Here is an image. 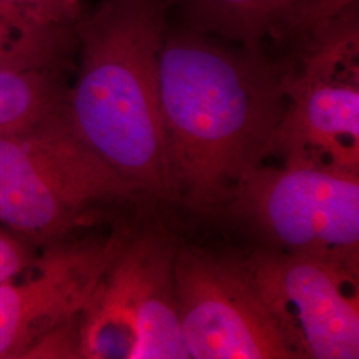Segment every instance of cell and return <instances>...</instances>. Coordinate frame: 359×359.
<instances>
[{"instance_id": "cell-1", "label": "cell", "mask_w": 359, "mask_h": 359, "mask_svg": "<svg viewBox=\"0 0 359 359\" xmlns=\"http://www.w3.org/2000/svg\"><path fill=\"white\" fill-rule=\"evenodd\" d=\"M158 74L175 187L213 205L273 154L286 105L281 65L182 27L168 29Z\"/></svg>"}, {"instance_id": "cell-2", "label": "cell", "mask_w": 359, "mask_h": 359, "mask_svg": "<svg viewBox=\"0 0 359 359\" xmlns=\"http://www.w3.org/2000/svg\"><path fill=\"white\" fill-rule=\"evenodd\" d=\"M165 0H102L77 27L76 79L67 112L77 135L136 191L175 181L160 103Z\"/></svg>"}, {"instance_id": "cell-3", "label": "cell", "mask_w": 359, "mask_h": 359, "mask_svg": "<svg viewBox=\"0 0 359 359\" xmlns=\"http://www.w3.org/2000/svg\"><path fill=\"white\" fill-rule=\"evenodd\" d=\"M136 188L72 127L68 112L0 136V222L35 248L88 228Z\"/></svg>"}, {"instance_id": "cell-4", "label": "cell", "mask_w": 359, "mask_h": 359, "mask_svg": "<svg viewBox=\"0 0 359 359\" xmlns=\"http://www.w3.org/2000/svg\"><path fill=\"white\" fill-rule=\"evenodd\" d=\"M273 152L285 163L358 172L359 13L347 10L287 52Z\"/></svg>"}, {"instance_id": "cell-5", "label": "cell", "mask_w": 359, "mask_h": 359, "mask_svg": "<svg viewBox=\"0 0 359 359\" xmlns=\"http://www.w3.org/2000/svg\"><path fill=\"white\" fill-rule=\"evenodd\" d=\"M86 359H189L180 329L175 255L154 234L126 238L77 330Z\"/></svg>"}, {"instance_id": "cell-6", "label": "cell", "mask_w": 359, "mask_h": 359, "mask_svg": "<svg viewBox=\"0 0 359 359\" xmlns=\"http://www.w3.org/2000/svg\"><path fill=\"white\" fill-rule=\"evenodd\" d=\"M127 237H68L0 283V359L80 358L77 330Z\"/></svg>"}, {"instance_id": "cell-7", "label": "cell", "mask_w": 359, "mask_h": 359, "mask_svg": "<svg viewBox=\"0 0 359 359\" xmlns=\"http://www.w3.org/2000/svg\"><path fill=\"white\" fill-rule=\"evenodd\" d=\"M237 204L278 250L358 270V172L262 164L236 189Z\"/></svg>"}, {"instance_id": "cell-8", "label": "cell", "mask_w": 359, "mask_h": 359, "mask_svg": "<svg viewBox=\"0 0 359 359\" xmlns=\"http://www.w3.org/2000/svg\"><path fill=\"white\" fill-rule=\"evenodd\" d=\"M245 268L293 358H359L358 270L283 250Z\"/></svg>"}, {"instance_id": "cell-9", "label": "cell", "mask_w": 359, "mask_h": 359, "mask_svg": "<svg viewBox=\"0 0 359 359\" xmlns=\"http://www.w3.org/2000/svg\"><path fill=\"white\" fill-rule=\"evenodd\" d=\"M180 329L193 359H294L246 268L200 250L175 256Z\"/></svg>"}, {"instance_id": "cell-10", "label": "cell", "mask_w": 359, "mask_h": 359, "mask_svg": "<svg viewBox=\"0 0 359 359\" xmlns=\"http://www.w3.org/2000/svg\"><path fill=\"white\" fill-rule=\"evenodd\" d=\"M184 27L265 53V44L289 52L358 0H170Z\"/></svg>"}, {"instance_id": "cell-11", "label": "cell", "mask_w": 359, "mask_h": 359, "mask_svg": "<svg viewBox=\"0 0 359 359\" xmlns=\"http://www.w3.org/2000/svg\"><path fill=\"white\" fill-rule=\"evenodd\" d=\"M68 74L63 69H0V136L65 114Z\"/></svg>"}, {"instance_id": "cell-12", "label": "cell", "mask_w": 359, "mask_h": 359, "mask_svg": "<svg viewBox=\"0 0 359 359\" xmlns=\"http://www.w3.org/2000/svg\"><path fill=\"white\" fill-rule=\"evenodd\" d=\"M76 34L28 29L0 7V69H63L76 65Z\"/></svg>"}, {"instance_id": "cell-13", "label": "cell", "mask_w": 359, "mask_h": 359, "mask_svg": "<svg viewBox=\"0 0 359 359\" xmlns=\"http://www.w3.org/2000/svg\"><path fill=\"white\" fill-rule=\"evenodd\" d=\"M16 22L41 34H76L86 18L83 0H0Z\"/></svg>"}, {"instance_id": "cell-14", "label": "cell", "mask_w": 359, "mask_h": 359, "mask_svg": "<svg viewBox=\"0 0 359 359\" xmlns=\"http://www.w3.org/2000/svg\"><path fill=\"white\" fill-rule=\"evenodd\" d=\"M36 257V249L8 229H0V283L28 268Z\"/></svg>"}]
</instances>
